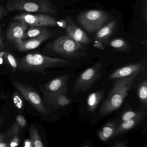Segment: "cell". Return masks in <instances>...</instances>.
Listing matches in <instances>:
<instances>
[{"instance_id":"obj_1","label":"cell","mask_w":147,"mask_h":147,"mask_svg":"<svg viewBox=\"0 0 147 147\" xmlns=\"http://www.w3.org/2000/svg\"><path fill=\"white\" fill-rule=\"evenodd\" d=\"M141 73L137 72L130 76L115 80L112 88L100 108V117L111 114L121 107Z\"/></svg>"},{"instance_id":"obj_2","label":"cell","mask_w":147,"mask_h":147,"mask_svg":"<svg viewBox=\"0 0 147 147\" xmlns=\"http://www.w3.org/2000/svg\"><path fill=\"white\" fill-rule=\"evenodd\" d=\"M71 61L58 57H51L39 54H29L18 61V68L26 73L32 72L45 74L47 69L69 67Z\"/></svg>"},{"instance_id":"obj_3","label":"cell","mask_w":147,"mask_h":147,"mask_svg":"<svg viewBox=\"0 0 147 147\" xmlns=\"http://www.w3.org/2000/svg\"><path fill=\"white\" fill-rule=\"evenodd\" d=\"M51 48L54 52L69 61L77 60L87 55L82 44L74 41L68 36L57 38L51 45Z\"/></svg>"},{"instance_id":"obj_4","label":"cell","mask_w":147,"mask_h":147,"mask_svg":"<svg viewBox=\"0 0 147 147\" xmlns=\"http://www.w3.org/2000/svg\"><path fill=\"white\" fill-rule=\"evenodd\" d=\"M103 63L98 62L82 72L74 83L73 95L84 92L92 87L102 76Z\"/></svg>"},{"instance_id":"obj_5","label":"cell","mask_w":147,"mask_h":147,"mask_svg":"<svg viewBox=\"0 0 147 147\" xmlns=\"http://www.w3.org/2000/svg\"><path fill=\"white\" fill-rule=\"evenodd\" d=\"M10 11H25L29 12L54 14L56 11L48 0H15L7 5Z\"/></svg>"},{"instance_id":"obj_6","label":"cell","mask_w":147,"mask_h":147,"mask_svg":"<svg viewBox=\"0 0 147 147\" xmlns=\"http://www.w3.org/2000/svg\"><path fill=\"white\" fill-rule=\"evenodd\" d=\"M110 19L109 15L100 10H89L79 15L78 20L86 30L90 32L98 30Z\"/></svg>"},{"instance_id":"obj_7","label":"cell","mask_w":147,"mask_h":147,"mask_svg":"<svg viewBox=\"0 0 147 147\" xmlns=\"http://www.w3.org/2000/svg\"><path fill=\"white\" fill-rule=\"evenodd\" d=\"M13 85L22 96L39 113L45 117H47V110L38 92L28 84L18 81L13 82Z\"/></svg>"},{"instance_id":"obj_8","label":"cell","mask_w":147,"mask_h":147,"mask_svg":"<svg viewBox=\"0 0 147 147\" xmlns=\"http://www.w3.org/2000/svg\"><path fill=\"white\" fill-rule=\"evenodd\" d=\"M13 19L21 21L28 26H57V21L54 17L44 14H32L22 13L15 16Z\"/></svg>"},{"instance_id":"obj_9","label":"cell","mask_w":147,"mask_h":147,"mask_svg":"<svg viewBox=\"0 0 147 147\" xmlns=\"http://www.w3.org/2000/svg\"><path fill=\"white\" fill-rule=\"evenodd\" d=\"M70 77L69 74L63 75L56 77L39 86L45 96L60 92H68L67 81Z\"/></svg>"},{"instance_id":"obj_10","label":"cell","mask_w":147,"mask_h":147,"mask_svg":"<svg viewBox=\"0 0 147 147\" xmlns=\"http://www.w3.org/2000/svg\"><path fill=\"white\" fill-rule=\"evenodd\" d=\"M144 61L138 62L122 67L112 73L108 77V80H116L124 78L134 74L137 72H142L146 69Z\"/></svg>"},{"instance_id":"obj_11","label":"cell","mask_w":147,"mask_h":147,"mask_svg":"<svg viewBox=\"0 0 147 147\" xmlns=\"http://www.w3.org/2000/svg\"><path fill=\"white\" fill-rule=\"evenodd\" d=\"M51 35V33L48 30L38 36L30 38L28 40L22 39L16 44L15 48L18 50L21 51L34 49L40 46L44 41L49 38Z\"/></svg>"},{"instance_id":"obj_12","label":"cell","mask_w":147,"mask_h":147,"mask_svg":"<svg viewBox=\"0 0 147 147\" xmlns=\"http://www.w3.org/2000/svg\"><path fill=\"white\" fill-rule=\"evenodd\" d=\"M147 116V108L137 116L119 124L113 138L121 136L133 129L139 125Z\"/></svg>"},{"instance_id":"obj_13","label":"cell","mask_w":147,"mask_h":147,"mask_svg":"<svg viewBox=\"0 0 147 147\" xmlns=\"http://www.w3.org/2000/svg\"><path fill=\"white\" fill-rule=\"evenodd\" d=\"M28 26L21 21L16 20L8 27L6 37L9 41L16 44L23 39V37L28 28Z\"/></svg>"},{"instance_id":"obj_14","label":"cell","mask_w":147,"mask_h":147,"mask_svg":"<svg viewBox=\"0 0 147 147\" xmlns=\"http://www.w3.org/2000/svg\"><path fill=\"white\" fill-rule=\"evenodd\" d=\"M66 22L67 26L66 30L67 36L80 43L85 45L89 44L90 40L87 35L80 28L77 27L70 18H67Z\"/></svg>"},{"instance_id":"obj_15","label":"cell","mask_w":147,"mask_h":147,"mask_svg":"<svg viewBox=\"0 0 147 147\" xmlns=\"http://www.w3.org/2000/svg\"><path fill=\"white\" fill-rule=\"evenodd\" d=\"M119 123L118 119L106 123L98 132V137L103 142H107L113 138L117 126Z\"/></svg>"},{"instance_id":"obj_16","label":"cell","mask_w":147,"mask_h":147,"mask_svg":"<svg viewBox=\"0 0 147 147\" xmlns=\"http://www.w3.org/2000/svg\"><path fill=\"white\" fill-rule=\"evenodd\" d=\"M67 92H60L45 96L48 102L57 107H63L70 104L71 100L67 97Z\"/></svg>"},{"instance_id":"obj_17","label":"cell","mask_w":147,"mask_h":147,"mask_svg":"<svg viewBox=\"0 0 147 147\" xmlns=\"http://www.w3.org/2000/svg\"><path fill=\"white\" fill-rule=\"evenodd\" d=\"M105 92L104 90L95 91L90 94L87 100V109L90 112L94 111L99 104L104 98Z\"/></svg>"},{"instance_id":"obj_18","label":"cell","mask_w":147,"mask_h":147,"mask_svg":"<svg viewBox=\"0 0 147 147\" xmlns=\"http://www.w3.org/2000/svg\"><path fill=\"white\" fill-rule=\"evenodd\" d=\"M116 24V21H112L107 25L102 26L97 32L96 35V39L101 41L107 39L112 33Z\"/></svg>"},{"instance_id":"obj_19","label":"cell","mask_w":147,"mask_h":147,"mask_svg":"<svg viewBox=\"0 0 147 147\" xmlns=\"http://www.w3.org/2000/svg\"><path fill=\"white\" fill-rule=\"evenodd\" d=\"M137 94L141 104L147 106V80L145 78L142 81L137 88Z\"/></svg>"},{"instance_id":"obj_20","label":"cell","mask_w":147,"mask_h":147,"mask_svg":"<svg viewBox=\"0 0 147 147\" xmlns=\"http://www.w3.org/2000/svg\"><path fill=\"white\" fill-rule=\"evenodd\" d=\"M30 139L32 142L33 147H44L37 129L33 124L31 125L30 127Z\"/></svg>"},{"instance_id":"obj_21","label":"cell","mask_w":147,"mask_h":147,"mask_svg":"<svg viewBox=\"0 0 147 147\" xmlns=\"http://www.w3.org/2000/svg\"><path fill=\"white\" fill-rule=\"evenodd\" d=\"M48 30L44 26H31L29 29L27 28L23 36V40L36 37Z\"/></svg>"},{"instance_id":"obj_22","label":"cell","mask_w":147,"mask_h":147,"mask_svg":"<svg viewBox=\"0 0 147 147\" xmlns=\"http://www.w3.org/2000/svg\"><path fill=\"white\" fill-rule=\"evenodd\" d=\"M141 106H141V107H140V109L138 111H135L132 109H128L123 112L121 114L120 119H118L119 123L136 117L147 108L146 106H144L143 105Z\"/></svg>"},{"instance_id":"obj_23","label":"cell","mask_w":147,"mask_h":147,"mask_svg":"<svg viewBox=\"0 0 147 147\" xmlns=\"http://www.w3.org/2000/svg\"><path fill=\"white\" fill-rule=\"evenodd\" d=\"M4 59L7 66L10 68L11 71L15 72L18 68V61L11 53L8 52H3Z\"/></svg>"},{"instance_id":"obj_24","label":"cell","mask_w":147,"mask_h":147,"mask_svg":"<svg viewBox=\"0 0 147 147\" xmlns=\"http://www.w3.org/2000/svg\"><path fill=\"white\" fill-rule=\"evenodd\" d=\"M109 46L118 50L126 51L128 49L127 43L123 39L116 38L112 40L109 44Z\"/></svg>"},{"instance_id":"obj_25","label":"cell","mask_w":147,"mask_h":147,"mask_svg":"<svg viewBox=\"0 0 147 147\" xmlns=\"http://www.w3.org/2000/svg\"><path fill=\"white\" fill-rule=\"evenodd\" d=\"M21 130L22 129L17 123V122H15V123H13L11 128L8 130L4 132L7 142H8L9 138L15 135H19Z\"/></svg>"},{"instance_id":"obj_26","label":"cell","mask_w":147,"mask_h":147,"mask_svg":"<svg viewBox=\"0 0 147 147\" xmlns=\"http://www.w3.org/2000/svg\"><path fill=\"white\" fill-rule=\"evenodd\" d=\"M8 143L9 147L19 146L20 143L19 135H15L10 138L8 140Z\"/></svg>"},{"instance_id":"obj_27","label":"cell","mask_w":147,"mask_h":147,"mask_svg":"<svg viewBox=\"0 0 147 147\" xmlns=\"http://www.w3.org/2000/svg\"><path fill=\"white\" fill-rule=\"evenodd\" d=\"M16 122L22 129L26 128L27 126L26 119L21 114H19L16 117Z\"/></svg>"},{"instance_id":"obj_28","label":"cell","mask_w":147,"mask_h":147,"mask_svg":"<svg viewBox=\"0 0 147 147\" xmlns=\"http://www.w3.org/2000/svg\"><path fill=\"white\" fill-rule=\"evenodd\" d=\"M127 144L125 142H116L113 143V147H126Z\"/></svg>"},{"instance_id":"obj_29","label":"cell","mask_w":147,"mask_h":147,"mask_svg":"<svg viewBox=\"0 0 147 147\" xmlns=\"http://www.w3.org/2000/svg\"><path fill=\"white\" fill-rule=\"evenodd\" d=\"M57 24L58 26L63 29H66L67 27V23L66 21L64 20H60L57 21Z\"/></svg>"},{"instance_id":"obj_30","label":"cell","mask_w":147,"mask_h":147,"mask_svg":"<svg viewBox=\"0 0 147 147\" xmlns=\"http://www.w3.org/2000/svg\"><path fill=\"white\" fill-rule=\"evenodd\" d=\"M24 147H33L32 142L30 139H27L25 140L24 142Z\"/></svg>"},{"instance_id":"obj_31","label":"cell","mask_w":147,"mask_h":147,"mask_svg":"<svg viewBox=\"0 0 147 147\" xmlns=\"http://www.w3.org/2000/svg\"><path fill=\"white\" fill-rule=\"evenodd\" d=\"M6 12L5 11L3 7L1 6L0 5V20H1V19L7 15Z\"/></svg>"},{"instance_id":"obj_32","label":"cell","mask_w":147,"mask_h":147,"mask_svg":"<svg viewBox=\"0 0 147 147\" xmlns=\"http://www.w3.org/2000/svg\"><path fill=\"white\" fill-rule=\"evenodd\" d=\"M81 146L83 147H91L92 146V143L90 141H86L81 144Z\"/></svg>"},{"instance_id":"obj_33","label":"cell","mask_w":147,"mask_h":147,"mask_svg":"<svg viewBox=\"0 0 147 147\" xmlns=\"http://www.w3.org/2000/svg\"><path fill=\"white\" fill-rule=\"evenodd\" d=\"M4 47V44L2 42V38H1V26L0 25V50L3 49Z\"/></svg>"},{"instance_id":"obj_34","label":"cell","mask_w":147,"mask_h":147,"mask_svg":"<svg viewBox=\"0 0 147 147\" xmlns=\"http://www.w3.org/2000/svg\"><path fill=\"white\" fill-rule=\"evenodd\" d=\"M5 120L6 119L5 118V117L2 116H0V128L4 124Z\"/></svg>"},{"instance_id":"obj_35","label":"cell","mask_w":147,"mask_h":147,"mask_svg":"<svg viewBox=\"0 0 147 147\" xmlns=\"http://www.w3.org/2000/svg\"><path fill=\"white\" fill-rule=\"evenodd\" d=\"M0 142H7L6 139L5 133H2V134H0Z\"/></svg>"},{"instance_id":"obj_36","label":"cell","mask_w":147,"mask_h":147,"mask_svg":"<svg viewBox=\"0 0 147 147\" xmlns=\"http://www.w3.org/2000/svg\"><path fill=\"white\" fill-rule=\"evenodd\" d=\"M94 45H95V47L98 48V49H104V48L103 47V45H102V43L100 42H96V44H95Z\"/></svg>"},{"instance_id":"obj_37","label":"cell","mask_w":147,"mask_h":147,"mask_svg":"<svg viewBox=\"0 0 147 147\" xmlns=\"http://www.w3.org/2000/svg\"><path fill=\"white\" fill-rule=\"evenodd\" d=\"M9 147L8 142H0V147Z\"/></svg>"},{"instance_id":"obj_38","label":"cell","mask_w":147,"mask_h":147,"mask_svg":"<svg viewBox=\"0 0 147 147\" xmlns=\"http://www.w3.org/2000/svg\"><path fill=\"white\" fill-rule=\"evenodd\" d=\"M7 97V96L5 94H4L3 93L0 92V101L4 100Z\"/></svg>"}]
</instances>
